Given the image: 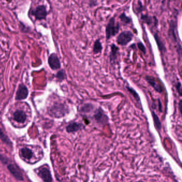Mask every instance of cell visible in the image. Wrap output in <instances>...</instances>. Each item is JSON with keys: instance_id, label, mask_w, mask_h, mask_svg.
<instances>
[{"instance_id": "obj_3", "label": "cell", "mask_w": 182, "mask_h": 182, "mask_svg": "<svg viewBox=\"0 0 182 182\" xmlns=\"http://www.w3.org/2000/svg\"><path fill=\"white\" fill-rule=\"evenodd\" d=\"M120 25L119 23H116V19L114 17L111 18L107 24L105 29L106 38L107 40H109L112 37L116 36L119 32Z\"/></svg>"}, {"instance_id": "obj_13", "label": "cell", "mask_w": 182, "mask_h": 182, "mask_svg": "<svg viewBox=\"0 0 182 182\" xmlns=\"http://www.w3.org/2000/svg\"><path fill=\"white\" fill-rule=\"evenodd\" d=\"M84 125L81 123L73 122L70 123L66 127V131L68 133H75L83 129Z\"/></svg>"}, {"instance_id": "obj_29", "label": "cell", "mask_w": 182, "mask_h": 182, "mask_svg": "<svg viewBox=\"0 0 182 182\" xmlns=\"http://www.w3.org/2000/svg\"><path fill=\"white\" fill-rule=\"evenodd\" d=\"M182 100H180V102H179V110L180 111V113H182V108H181V107L182 106Z\"/></svg>"}, {"instance_id": "obj_9", "label": "cell", "mask_w": 182, "mask_h": 182, "mask_svg": "<svg viewBox=\"0 0 182 182\" xmlns=\"http://www.w3.org/2000/svg\"><path fill=\"white\" fill-rule=\"evenodd\" d=\"M145 80L157 92L159 93H162L163 92V88L162 87L161 84L156 80L155 78L152 76H147L145 78Z\"/></svg>"}, {"instance_id": "obj_17", "label": "cell", "mask_w": 182, "mask_h": 182, "mask_svg": "<svg viewBox=\"0 0 182 182\" xmlns=\"http://www.w3.org/2000/svg\"><path fill=\"white\" fill-rule=\"evenodd\" d=\"M94 106L90 103H87L84 104V105L81 107L80 109V112L82 114H88L93 112Z\"/></svg>"}, {"instance_id": "obj_11", "label": "cell", "mask_w": 182, "mask_h": 182, "mask_svg": "<svg viewBox=\"0 0 182 182\" xmlns=\"http://www.w3.org/2000/svg\"><path fill=\"white\" fill-rule=\"evenodd\" d=\"M140 19L143 21V23H145L146 25L150 26L153 25L154 26L157 27L158 24V20L156 17H152L148 14H142L140 16Z\"/></svg>"}, {"instance_id": "obj_16", "label": "cell", "mask_w": 182, "mask_h": 182, "mask_svg": "<svg viewBox=\"0 0 182 182\" xmlns=\"http://www.w3.org/2000/svg\"><path fill=\"white\" fill-rule=\"evenodd\" d=\"M119 48L114 43L111 46V52L110 54V59L111 63H114L118 58L119 53Z\"/></svg>"}, {"instance_id": "obj_15", "label": "cell", "mask_w": 182, "mask_h": 182, "mask_svg": "<svg viewBox=\"0 0 182 182\" xmlns=\"http://www.w3.org/2000/svg\"><path fill=\"white\" fill-rule=\"evenodd\" d=\"M154 38L156 40L157 44V48L159 50V51L161 53H165L166 52V47L165 44L163 42V40L161 39V37L157 34V33H155L154 35Z\"/></svg>"}, {"instance_id": "obj_27", "label": "cell", "mask_w": 182, "mask_h": 182, "mask_svg": "<svg viewBox=\"0 0 182 182\" xmlns=\"http://www.w3.org/2000/svg\"><path fill=\"white\" fill-rule=\"evenodd\" d=\"M137 11L138 12H142L143 11V6L142 3L140 2V1H139V4H137V7L136 8Z\"/></svg>"}, {"instance_id": "obj_21", "label": "cell", "mask_w": 182, "mask_h": 182, "mask_svg": "<svg viewBox=\"0 0 182 182\" xmlns=\"http://www.w3.org/2000/svg\"><path fill=\"white\" fill-rule=\"evenodd\" d=\"M152 115L156 129H157L158 131H160L161 130V128H162V125H161V122L160 121L159 118L154 111H152Z\"/></svg>"}, {"instance_id": "obj_10", "label": "cell", "mask_w": 182, "mask_h": 182, "mask_svg": "<svg viewBox=\"0 0 182 182\" xmlns=\"http://www.w3.org/2000/svg\"><path fill=\"white\" fill-rule=\"evenodd\" d=\"M38 175L44 182H50L52 181V178L49 169L46 167H43L39 171Z\"/></svg>"}, {"instance_id": "obj_12", "label": "cell", "mask_w": 182, "mask_h": 182, "mask_svg": "<svg viewBox=\"0 0 182 182\" xmlns=\"http://www.w3.org/2000/svg\"><path fill=\"white\" fill-rule=\"evenodd\" d=\"M66 112V108L62 104L55 105L52 108V113L57 118H60L64 116Z\"/></svg>"}, {"instance_id": "obj_22", "label": "cell", "mask_w": 182, "mask_h": 182, "mask_svg": "<svg viewBox=\"0 0 182 182\" xmlns=\"http://www.w3.org/2000/svg\"><path fill=\"white\" fill-rule=\"evenodd\" d=\"M119 19H120V20L121 21L122 23H123L125 25H128L129 24L132 22V19H131L130 17H128L125 13H121L120 15Z\"/></svg>"}, {"instance_id": "obj_18", "label": "cell", "mask_w": 182, "mask_h": 182, "mask_svg": "<svg viewBox=\"0 0 182 182\" xmlns=\"http://www.w3.org/2000/svg\"><path fill=\"white\" fill-rule=\"evenodd\" d=\"M20 153L22 157L24 159L27 160H30L32 159L33 156V153L32 151L29 148H24L20 150Z\"/></svg>"}, {"instance_id": "obj_4", "label": "cell", "mask_w": 182, "mask_h": 182, "mask_svg": "<svg viewBox=\"0 0 182 182\" xmlns=\"http://www.w3.org/2000/svg\"><path fill=\"white\" fill-rule=\"evenodd\" d=\"M134 38V34L130 30H125L121 33L118 35L116 41V43L121 46H126L131 42Z\"/></svg>"}, {"instance_id": "obj_6", "label": "cell", "mask_w": 182, "mask_h": 182, "mask_svg": "<svg viewBox=\"0 0 182 182\" xmlns=\"http://www.w3.org/2000/svg\"><path fill=\"white\" fill-rule=\"evenodd\" d=\"M28 95H29V90L27 89L26 86L23 84H20L16 95V99L17 101L24 100L28 97Z\"/></svg>"}, {"instance_id": "obj_19", "label": "cell", "mask_w": 182, "mask_h": 182, "mask_svg": "<svg viewBox=\"0 0 182 182\" xmlns=\"http://www.w3.org/2000/svg\"><path fill=\"white\" fill-rule=\"evenodd\" d=\"M0 139L2 140L4 144H7V145L12 148L13 143L12 142L8 136L4 134V132L2 131V129L0 128Z\"/></svg>"}, {"instance_id": "obj_23", "label": "cell", "mask_w": 182, "mask_h": 182, "mask_svg": "<svg viewBox=\"0 0 182 182\" xmlns=\"http://www.w3.org/2000/svg\"><path fill=\"white\" fill-rule=\"evenodd\" d=\"M126 89L128 90V91H129L130 93L133 96L137 102H140V97L139 96V94L137 93L136 91H135V90L133 89V88L129 87V86H126Z\"/></svg>"}, {"instance_id": "obj_24", "label": "cell", "mask_w": 182, "mask_h": 182, "mask_svg": "<svg viewBox=\"0 0 182 182\" xmlns=\"http://www.w3.org/2000/svg\"><path fill=\"white\" fill-rule=\"evenodd\" d=\"M56 76L58 80L60 81H62L65 79V73L64 71L63 70L59 71L57 72Z\"/></svg>"}, {"instance_id": "obj_7", "label": "cell", "mask_w": 182, "mask_h": 182, "mask_svg": "<svg viewBox=\"0 0 182 182\" xmlns=\"http://www.w3.org/2000/svg\"><path fill=\"white\" fill-rule=\"evenodd\" d=\"M32 14L37 20H42L46 18L47 15V11L44 6H40L37 7L33 11Z\"/></svg>"}, {"instance_id": "obj_20", "label": "cell", "mask_w": 182, "mask_h": 182, "mask_svg": "<svg viewBox=\"0 0 182 182\" xmlns=\"http://www.w3.org/2000/svg\"><path fill=\"white\" fill-rule=\"evenodd\" d=\"M102 49H103V48H102V44L100 41V40H96L94 44H93V54L96 55V54L101 53L102 51Z\"/></svg>"}, {"instance_id": "obj_28", "label": "cell", "mask_w": 182, "mask_h": 182, "mask_svg": "<svg viewBox=\"0 0 182 182\" xmlns=\"http://www.w3.org/2000/svg\"><path fill=\"white\" fill-rule=\"evenodd\" d=\"M158 101H159V110L160 112H161L162 111V104H161V102L160 101V99H159Z\"/></svg>"}, {"instance_id": "obj_2", "label": "cell", "mask_w": 182, "mask_h": 182, "mask_svg": "<svg viewBox=\"0 0 182 182\" xmlns=\"http://www.w3.org/2000/svg\"><path fill=\"white\" fill-rule=\"evenodd\" d=\"M177 18L173 19L171 20L169 23V29L168 31V35L169 38L171 40L173 41V42L177 44V51L178 53V55L180 57L182 56V48H181V43L178 42V40H180L178 39L177 37Z\"/></svg>"}, {"instance_id": "obj_26", "label": "cell", "mask_w": 182, "mask_h": 182, "mask_svg": "<svg viewBox=\"0 0 182 182\" xmlns=\"http://www.w3.org/2000/svg\"><path fill=\"white\" fill-rule=\"evenodd\" d=\"M176 88L177 90L178 91L180 96H182V85H181V83H180V82H177L176 84Z\"/></svg>"}, {"instance_id": "obj_1", "label": "cell", "mask_w": 182, "mask_h": 182, "mask_svg": "<svg viewBox=\"0 0 182 182\" xmlns=\"http://www.w3.org/2000/svg\"><path fill=\"white\" fill-rule=\"evenodd\" d=\"M0 160L2 163L7 165L8 170L17 180L19 181L24 180L23 173L21 169H20V168L15 163L12 162L11 161H10L9 158L2 154H0Z\"/></svg>"}, {"instance_id": "obj_5", "label": "cell", "mask_w": 182, "mask_h": 182, "mask_svg": "<svg viewBox=\"0 0 182 182\" xmlns=\"http://www.w3.org/2000/svg\"><path fill=\"white\" fill-rule=\"evenodd\" d=\"M93 118L97 124L101 125H105L109 121L108 116L105 113L101 108H99L96 110Z\"/></svg>"}, {"instance_id": "obj_8", "label": "cell", "mask_w": 182, "mask_h": 182, "mask_svg": "<svg viewBox=\"0 0 182 182\" xmlns=\"http://www.w3.org/2000/svg\"><path fill=\"white\" fill-rule=\"evenodd\" d=\"M48 64L52 70H57L61 68V62L55 53H52L48 58Z\"/></svg>"}, {"instance_id": "obj_25", "label": "cell", "mask_w": 182, "mask_h": 182, "mask_svg": "<svg viewBox=\"0 0 182 182\" xmlns=\"http://www.w3.org/2000/svg\"><path fill=\"white\" fill-rule=\"evenodd\" d=\"M137 46H138L139 49L145 55L146 53V47L144 46V44L142 42H139L137 43Z\"/></svg>"}, {"instance_id": "obj_14", "label": "cell", "mask_w": 182, "mask_h": 182, "mask_svg": "<svg viewBox=\"0 0 182 182\" xmlns=\"http://www.w3.org/2000/svg\"><path fill=\"white\" fill-rule=\"evenodd\" d=\"M27 116L25 112L21 110H17L13 114V119L19 123H24L26 120Z\"/></svg>"}]
</instances>
